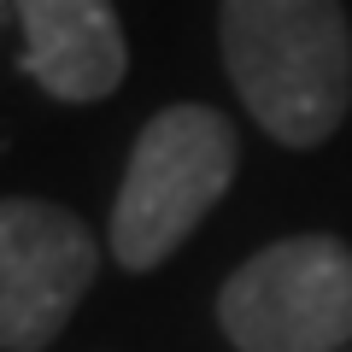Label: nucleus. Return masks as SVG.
Here are the masks:
<instances>
[{"mask_svg":"<svg viewBox=\"0 0 352 352\" xmlns=\"http://www.w3.org/2000/svg\"><path fill=\"white\" fill-rule=\"evenodd\" d=\"M24 18V71L53 100H106L129 71L124 24L112 0H18Z\"/></svg>","mask_w":352,"mask_h":352,"instance_id":"nucleus-5","label":"nucleus"},{"mask_svg":"<svg viewBox=\"0 0 352 352\" xmlns=\"http://www.w3.org/2000/svg\"><path fill=\"white\" fill-rule=\"evenodd\" d=\"M100 270L88 223L47 200H0V352H41Z\"/></svg>","mask_w":352,"mask_h":352,"instance_id":"nucleus-4","label":"nucleus"},{"mask_svg":"<svg viewBox=\"0 0 352 352\" xmlns=\"http://www.w3.org/2000/svg\"><path fill=\"white\" fill-rule=\"evenodd\" d=\"M241 135L217 106H164L129 147V170L112 200V252L124 270H153L200 229L229 194Z\"/></svg>","mask_w":352,"mask_h":352,"instance_id":"nucleus-2","label":"nucleus"},{"mask_svg":"<svg viewBox=\"0 0 352 352\" xmlns=\"http://www.w3.org/2000/svg\"><path fill=\"white\" fill-rule=\"evenodd\" d=\"M235 352H340L352 340V247L288 235L252 252L217 294Z\"/></svg>","mask_w":352,"mask_h":352,"instance_id":"nucleus-3","label":"nucleus"},{"mask_svg":"<svg viewBox=\"0 0 352 352\" xmlns=\"http://www.w3.org/2000/svg\"><path fill=\"white\" fill-rule=\"evenodd\" d=\"M223 65L252 124L282 147H323L352 106L340 0H223Z\"/></svg>","mask_w":352,"mask_h":352,"instance_id":"nucleus-1","label":"nucleus"}]
</instances>
